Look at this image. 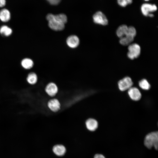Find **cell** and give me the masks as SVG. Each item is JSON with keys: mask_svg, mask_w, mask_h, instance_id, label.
<instances>
[{"mask_svg": "<svg viewBox=\"0 0 158 158\" xmlns=\"http://www.w3.org/2000/svg\"><path fill=\"white\" fill-rule=\"evenodd\" d=\"M94 22L97 24L106 25L108 24V19L105 14L101 11L96 12L93 15Z\"/></svg>", "mask_w": 158, "mask_h": 158, "instance_id": "obj_5", "label": "cell"}, {"mask_svg": "<svg viewBox=\"0 0 158 158\" xmlns=\"http://www.w3.org/2000/svg\"><path fill=\"white\" fill-rule=\"evenodd\" d=\"M67 45L71 48H75L77 47L80 44V40L78 37L75 35L69 36L66 40Z\"/></svg>", "mask_w": 158, "mask_h": 158, "instance_id": "obj_8", "label": "cell"}, {"mask_svg": "<svg viewBox=\"0 0 158 158\" xmlns=\"http://www.w3.org/2000/svg\"><path fill=\"white\" fill-rule=\"evenodd\" d=\"M21 65L24 68L28 69L32 67L34 65V63L32 60L27 58L23 59L22 61Z\"/></svg>", "mask_w": 158, "mask_h": 158, "instance_id": "obj_16", "label": "cell"}, {"mask_svg": "<svg viewBox=\"0 0 158 158\" xmlns=\"http://www.w3.org/2000/svg\"><path fill=\"white\" fill-rule=\"evenodd\" d=\"M133 0H116L117 4L120 7L125 8L132 4Z\"/></svg>", "mask_w": 158, "mask_h": 158, "instance_id": "obj_20", "label": "cell"}, {"mask_svg": "<svg viewBox=\"0 0 158 158\" xmlns=\"http://www.w3.org/2000/svg\"><path fill=\"white\" fill-rule=\"evenodd\" d=\"M157 10V7L156 4L149 2H145L140 7L142 14L146 17H147L150 13L156 12Z\"/></svg>", "mask_w": 158, "mask_h": 158, "instance_id": "obj_3", "label": "cell"}, {"mask_svg": "<svg viewBox=\"0 0 158 158\" xmlns=\"http://www.w3.org/2000/svg\"><path fill=\"white\" fill-rule=\"evenodd\" d=\"M11 18L10 12L8 9L4 8L0 11V20L2 21L7 22L10 20Z\"/></svg>", "mask_w": 158, "mask_h": 158, "instance_id": "obj_13", "label": "cell"}, {"mask_svg": "<svg viewBox=\"0 0 158 158\" xmlns=\"http://www.w3.org/2000/svg\"><path fill=\"white\" fill-rule=\"evenodd\" d=\"M139 86L142 89L147 90L150 88V85L147 81L145 79H143L139 82Z\"/></svg>", "mask_w": 158, "mask_h": 158, "instance_id": "obj_21", "label": "cell"}, {"mask_svg": "<svg viewBox=\"0 0 158 158\" xmlns=\"http://www.w3.org/2000/svg\"><path fill=\"white\" fill-rule=\"evenodd\" d=\"M53 151L56 155L61 156L65 153L66 150L65 147L62 145H56L53 147Z\"/></svg>", "mask_w": 158, "mask_h": 158, "instance_id": "obj_14", "label": "cell"}, {"mask_svg": "<svg viewBox=\"0 0 158 158\" xmlns=\"http://www.w3.org/2000/svg\"><path fill=\"white\" fill-rule=\"evenodd\" d=\"M135 35L128 30L126 35L120 38L119 42L123 46L129 45L133 41Z\"/></svg>", "mask_w": 158, "mask_h": 158, "instance_id": "obj_7", "label": "cell"}, {"mask_svg": "<svg viewBox=\"0 0 158 158\" xmlns=\"http://www.w3.org/2000/svg\"><path fill=\"white\" fill-rule=\"evenodd\" d=\"M128 57L133 60L138 57L140 53L141 49L139 45L136 43L131 44L128 45Z\"/></svg>", "mask_w": 158, "mask_h": 158, "instance_id": "obj_4", "label": "cell"}, {"mask_svg": "<svg viewBox=\"0 0 158 158\" xmlns=\"http://www.w3.org/2000/svg\"><path fill=\"white\" fill-rule=\"evenodd\" d=\"M154 15L153 14V13H150L148 15L147 17H150V18H152V17H154Z\"/></svg>", "mask_w": 158, "mask_h": 158, "instance_id": "obj_25", "label": "cell"}, {"mask_svg": "<svg viewBox=\"0 0 158 158\" xmlns=\"http://www.w3.org/2000/svg\"><path fill=\"white\" fill-rule=\"evenodd\" d=\"M128 90V95L132 99L137 101L141 99V94L137 88L131 87Z\"/></svg>", "mask_w": 158, "mask_h": 158, "instance_id": "obj_9", "label": "cell"}, {"mask_svg": "<svg viewBox=\"0 0 158 158\" xmlns=\"http://www.w3.org/2000/svg\"><path fill=\"white\" fill-rule=\"evenodd\" d=\"M128 27L126 25H122L118 28L116 31V34L120 38L125 36L127 34Z\"/></svg>", "mask_w": 158, "mask_h": 158, "instance_id": "obj_15", "label": "cell"}, {"mask_svg": "<svg viewBox=\"0 0 158 158\" xmlns=\"http://www.w3.org/2000/svg\"><path fill=\"white\" fill-rule=\"evenodd\" d=\"M28 82L31 85L36 84L37 80V77L36 74L34 72L29 73L27 78Z\"/></svg>", "mask_w": 158, "mask_h": 158, "instance_id": "obj_17", "label": "cell"}, {"mask_svg": "<svg viewBox=\"0 0 158 158\" xmlns=\"http://www.w3.org/2000/svg\"><path fill=\"white\" fill-rule=\"evenodd\" d=\"M145 2H149L152 0H143Z\"/></svg>", "mask_w": 158, "mask_h": 158, "instance_id": "obj_26", "label": "cell"}, {"mask_svg": "<svg viewBox=\"0 0 158 158\" xmlns=\"http://www.w3.org/2000/svg\"><path fill=\"white\" fill-rule=\"evenodd\" d=\"M145 146L148 149L154 147L156 150L158 147V133L157 131L152 132L147 134L144 140Z\"/></svg>", "mask_w": 158, "mask_h": 158, "instance_id": "obj_1", "label": "cell"}, {"mask_svg": "<svg viewBox=\"0 0 158 158\" xmlns=\"http://www.w3.org/2000/svg\"><path fill=\"white\" fill-rule=\"evenodd\" d=\"M46 93L51 97L55 96L58 91V88L56 85L54 83H51L46 86L45 89Z\"/></svg>", "mask_w": 158, "mask_h": 158, "instance_id": "obj_10", "label": "cell"}, {"mask_svg": "<svg viewBox=\"0 0 158 158\" xmlns=\"http://www.w3.org/2000/svg\"><path fill=\"white\" fill-rule=\"evenodd\" d=\"M6 4V0H0V7H4Z\"/></svg>", "mask_w": 158, "mask_h": 158, "instance_id": "obj_23", "label": "cell"}, {"mask_svg": "<svg viewBox=\"0 0 158 158\" xmlns=\"http://www.w3.org/2000/svg\"><path fill=\"white\" fill-rule=\"evenodd\" d=\"M50 4L52 5H56L59 4L61 0H46Z\"/></svg>", "mask_w": 158, "mask_h": 158, "instance_id": "obj_22", "label": "cell"}, {"mask_svg": "<svg viewBox=\"0 0 158 158\" xmlns=\"http://www.w3.org/2000/svg\"><path fill=\"white\" fill-rule=\"evenodd\" d=\"M53 17L56 20L65 25L67 22V17L64 14L60 13L57 15L53 14Z\"/></svg>", "mask_w": 158, "mask_h": 158, "instance_id": "obj_18", "label": "cell"}, {"mask_svg": "<svg viewBox=\"0 0 158 158\" xmlns=\"http://www.w3.org/2000/svg\"><path fill=\"white\" fill-rule=\"evenodd\" d=\"M133 85L131 78L128 77H125L120 80L118 83V88L121 91L128 90Z\"/></svg>", "mask_w": 158, "mask_h": 158, "instance_id": "obj_6", "label": "cell"}, {"mask_svg": "<svg viewBox=\"0 0 158 158\" xmlns=\"http://www.w3.org/2000/svg\"><path fill=\"white\" fill-rule=\"evenodd\" d=\"M12 32V29L6 25H3L0 28V33L4 36H8L10 35Z\"/></svg>", "mask_w": 158, "mask_h": 158, "instance_id": "obj_19", "label": "cell"}, {"mask_svg": "<svg viewBox=\"0 0 158 158\" xmlns=\"http://www.w3.org/2000/svg\"><path fill=\"white\" fill-rule=\"evenodd\" d=\"M87 128L90 131H94L97 128L98 123L94 119L90 118L87 120L85 122Z\"/></svg>", "mask_w": 158, "mask_h": 158, "instance_id": "obj_12", "label": "cell"}, {"mask_svg": "<svg viewBox=\"0 0 158 158\" xmlns=\"http://www.w3.org/2000/svg\"><path fill=\"white\" fill-rule=\"evenodd\" d=\"M94 158H105V157L102 154H96Z\"/></svg>", "mask_w": 158, "mask_h": 158, "instance_id": "obj_24", "label": "cell"}, {"mask_svg": "<svg viewBox=\"0 0 158 158\" xmlns=\"http://www.w3.org/2000/svg\"><path fill=\"white\" fill-rule=\"evenodd\" d=\"M48 106L49 109L54 112L58 111L60 108V104L59 100L56 99L49 100L48 103Z\"/></svg>", "mask_w": 158, "mask_h": 158, "instance_id": "obj_11", "label": "cell"}, {"mask_svg": "<svg viewBox=\"0 0 158 158\" xmlns=\"http://www.w3.org/2000/svg\"><path fill=\"white\" fill-rule=\"evenodd\" d=\"M48 21V25L51 30L55 31H60L65 28V24L55 19L53 17V14H48L46 16Z\"/></svg>", "mask_w": 158, "mask_h": 158, "instance_id": "obj_2", "label": "cell"}]
</instances>
